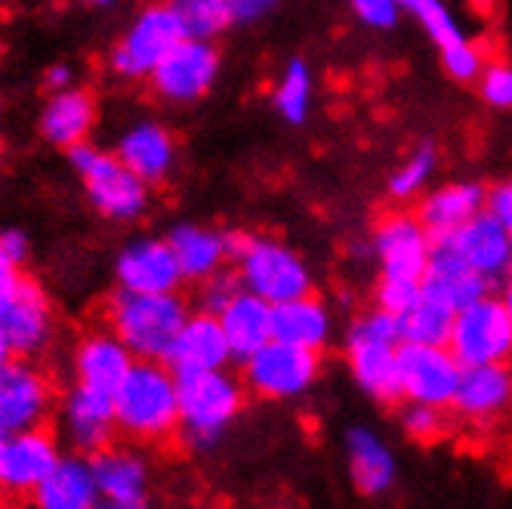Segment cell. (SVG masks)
Returning a JSON list of instances; mask_svg holds the SVG:
<instances>
[{
	"label": "cell",
	"mask_w": 512,
	"mask_h": 509,
	"mask_svg": "<svg viewBox=\"0 0 512 509\" xmlns=\"http://www.w3.org/2000/svg\"><path fill=\"white\" fill-rule=\"evenodd\" d=\"M115 426L127 445H164L179 435V386L164 361H133L115 392Z\"/></svg>",
	"instance_id": "cell-1"
},
{
	"label": "cell",
	"mask_w": 512,
	"mask_h": 509,
	"mask_svg": "<svg viewBox=\"0 0 512 509\" xmlns=\"http://www.w3.org/2000/svg\"><path fill=\"white\" fill-rule=\"evenodd\" d=\"M179 435L195 454L213 451L244 411V383L223 371L179 374Z\"/></svg>",
	"instance_id": "cell-2"
},
{
	"label": "cell",
	"mask_w": 512,
	"mask_h": 509,
	"mask_svg": "<svg viewBox=\"0 0 512 509\" xmlns=\"http://www.w3.org/2000/svg\"><path fill=\"white\" fill-rule=\"evenodd\" d=\"M189 315V303L179 294H133L118 287L105 303L108 331L139 361H164Z\"/></svg>",
	"instance_id": "cell-3"
},
{
	"label": "cell",
	"mask_w": 512,
	"mask_h": 509,
	"mask_svg": "<svg viewBox=\"0 0 512 509\" xmlns=\"http://www.w3.org/2000/svg\"><path fill=\"white\" fill-rule=\"evenodd\" d=\"M398 318L380 306L361 312L346 331V365L355 386L380 405H398Z\"/></svg>",
	"instance_id": "cell-4"
},
{
	"label": "cell",
	"mask_w": 512,
	"mask_h": 509,
	"mask_svg": "<svg viewBox=\"0 0 512 509\" xmlns=\"http://www.w3.org/2000/svg\"><path fill=\"white\" fill-rule=\"evenodd\" d=\"M68 164L75 167L87 189L90 204L115 223H130L149 210V186L124 167V161L112 152H99L90 142L68 149Z\"/></svg>",
	"instance_id": "cell-5"
},
{
	"label": "cell",
	"mask_w": 512,
	"mask_h": 509,
	"mask_svg": "<svg viewBox=\"0 0 512 509\" xmlns=\"http://www.w3.org/2000/svg\"><path fill=\"white\" fill-rule=\"evenodd\" d=\"M235 272L241 287L263 297L269 306L312 294V272L300 253L287 244L263 235H250L244 250L235 257Z\"/></svg>",
	"instance_id": "cell-6"
},
{
	"label": "cell",
	"mask_w": 512,
	"mask_h": 509,
	"mask_svg": "<svg viewBox=\"0 0 512 509\" xmlns=\"http://www.w3.org/2000/svg\"><path fill=\"white\" fill-rule=\"evenodd\" d=\"M321 374V355L312 349H300L281 340H269L256 349L247 361H241V383L256 398L269 402H294L303 398Z\"/></svg>",
	"instance_id": "cell-7"
},
{
	"label": "cell",
	"mask_w": 512,
	"mask_h": 509,
	"mask_svg": "<svg viewBox=\"0 0 512 509\" xmlns=\"http://www.w3.org/2000/svg\"><path fill=\"white\" fill-rule=\"evenodd\" d=\"M448 349L463 368L506 365L512 358V318L497 297H482L454 315Z\"/></svg>",
	"instance_id": "cell-8"
},
{
	"label": "cell",
	"mask_w": 512,
	"mask_h": 509,
	"mask_svg": "<svg viewBox=\"0 0 512 509\" xmlns=\"http://www.w3.org/2000/svg\"><path fill=\"white\" fill-rule=\"evenodd\" d=\"M179 41H186V34H182L173 10L167 4H152L130 22L108 62L124 81H149L152 71Z\"/></svg>",
	"instance_id": "cell-9"
},
{
	"label": "cell",
	"mask_w": 512,
	"mask_h": 509,
	"mask_svg": "<svg viewBox=\"0 0 512 509\" xmlns=\"http://www.w3.org/2000/svg\"><path fill=\"white\" fill-rule=\"evenodd\" d=\"M0 331L16 358H38L50 349L56 334V315L47 290L34 278H19L0 297Z\"/></svg>",
	"instance_id": "cell-10"
},
{
	"label": "cell",
	"mask_w": 512,
	"mask_h": 509,
	"mask_svg": "<svg viewBox=\"0 0 512 509\" xmlns=\"http://www.w3.org/2000/svg\"><path fill=\"white\" fill-rule=\"evenodd\" d=\"M460 374H463V365L448 346H420V343L398 346L401 402H420V405H435V408L451 411Z\"/></svg>",
	"instance_id": "cell-11"
},
{
	"label": "cell",
	"mask_w": 512,
	"mask_h": 509,
	"mask_svg": "<svg viewBox=\"0 0 512 509\" xmlns=\"http://www.w3.org/2000/svg\"><path fill=\"white\" fill-rule=\"evenodd\" d=\"M53 408L56 389L31 358H10L0 368V435L47 426Z\"/></svg>",
	"instance_id": "cell-12"
},
{
	"label": "cell",
	"mask_w": 512,
	"mask_h": 509,
	"mask_svg": "<svg viewBox=\"0 0 512 509\" xmlns=\"http://www.w3.org/2000/svg\"><path fill=\"white\" fill-rule=\"evenodd\" d=\"M115 395L71 383L59 402V442L68 451L93 457L115 445Z\"/></svg>",
	"instance_id": "cell-13"
},
{
	"label": "cell",
	"mask_w": 512,
	"mask_h": 509,
	"mask_svg": "<svg viewBox=\"0 0 512 509\" xmlns=\"http://www.w3.org/2000/svg\"><path fill=\"white\" fill-rule=\"evenodd\" d=\"M65 454L59 435L47 426L0 435V482L13 500L31 497Z\"/></svg>",
	"instance_id": "cell-14"
},
{
	"label": "cell",
	"mask_w": 512,
	"mask_h": 509,
	"mask_svg": "<svg viewBox=\"0 0 512 509\" xmlns=\"http://www.w3.org/2000/svg\"><path fill=\"white\" fill-rule=\"evenodd\" d=\"M432 235L423 229L417 213H389L374 232V253L380 263V278L423 284Z\"/></svg>",
	"instance_id": "cell-15"
},
{
	"label": "cell",
	"mask_w": 512,
	"mask_h": 509,
	"mask_svg": "<svg viewBox=\"0 0 512 509\" xmlns=\"http://www.w3.org/2000/svg\"><path fill=\"white\" fill-rule=\"evenodd\" d=\"M219 78V50L213 41H179L152 71V87L167 102H198Z\"/></svg>",
	"instance_id": "cell-16"
},
{
	"label": "cell",
	"mask_w": 512,
	"mask_h": 509,
	"mask_svg": "<svg viewBox=\"0 0 512 509\" xmlns=\"http://www.w3.org/2000/svg\"><path fill=\"white\" fill-rule=\"evenodd\" d=\"M115 281L121 290H133V294H176L186 278L167 238H139L118 253Z\"/></svg>",
	"instance_id": "cell-17"
},
{
	"label": "cell",
	"mask_w": 512,
	"mask_h": 509,
	"mask_svg": "<svg viewBox=\"0 0 512 509\" xmlns=\"http://www.w3.org/2000/svg\"><path fill=\"white\" fill-rule=\"evenodd\" d=\"M232 349L223 334V324L210 312H192L176 334L164 365L179 374H198V371H223L232 365Z\"/></svg>",
	"instance_id": "cell-18"
},
{
	"label": "cell",
	"mask_w": 512,
	"mask_h": 509,
	"mask_svg": "<svg viewBox=\"0 0 512 509\" xmlns=\"http://www.w3.org/2000/svg\"><path fill=\"white\" fill-rule=\"evenodd\" d=\"M133 361V352L105 327V331H93L78 340L75 352H71V374H75L78 386L115 395Z\"/></svg>",
	"instance_id": "cell-19"
},
{
	"label": "cell",
	"mask_w": 512,
	"mask_h": 509,
	"mask_svg": "<svg viewBox=\"0 0 512 509\" xmlns=\"http://www.w3.org/2000/svg\"><path fill=\"white\" fill-rule=\"evenodd\" d=\"M445 241H451L460 257L491 284L512 275V232L500 220H494L488 210L472 216L460 232Z\"/></svg>",
	"instance_id": "cell-20"
},
{
	"label": "cell",
	"mask_w": 512,
	"mask_h": 509,
	"mask_svg": "<svg viewBox=\"0 0 512 509\" xmlns=\"http://www.w3.org/2000/svg\"><path fill=\"white\" fill-rule=\"evenodd\" d=\"M423 294L442 300L454 312L491 294V281L475 272L451 241H435L429 253V266L423 275Z\"/></svg>",
	"instance_id": "cell-21"
},
{
	"label": "cell",
	"mask_w": 512,
	"mask_h": 509,
	"mask_svg": "<svg viewBox=\"0 0 512 509\" xmlns=\"http://www.w3.org/2000/svg\"><path fill=\"white\" fill-rule=\"evenodd\" d=\"M346 466L361 497H383L398 479L395 451L368 426H352L346 432Z\"/></svg>",
	"instance_id": "cell-22"
},
{
	"label": "cell",
	"mask_w": 512,
	"mask_h": 509,
	"mask_svg": "<svg viewBox=\"0 0 512 509\" xmlns=\"http://www.w3.org/2000/svg\"><path fill=\"white\" fill-rule=\"evenodd\" d=\"M90 466L102 500L127 506L149 497V463L136 451V445H108L90 457Z\"/></svg>",
	"instance_id": "cell-23"
},
{
	"label": "cell",
	"mask_w": 512,
	"mask_h": 509,
	"mask_svg": "<svg viewBox=\"0 0 512 509\" xmlns=\"http://www.w3.org/2000/svg\"><path fill=\"white\" fill-rule=\"evenodd\" d=\"M512 402V371L506 365L463 368L451 411L469 423H488Z\"/></svg>",
	"instance_id": "cell-24"
},
{
	"label": "cell",
	"mask_w": 512,
	"mask_h": 509,
	"mask_svg": "<svg viewBox=\"0 0 512 509\" xmlns=\"http://www.w3.org/2000/svg\"><path fill=\"white\" fill-rule=\"evenodd\" d=\"M115 155L130 167L145 186H158L173 173L176 164V142L167 127L155 121H139L121 133Z\"/></svg>",
	"instance_id": "cell-25"
},
{
	"label": "cell",
	"mask_w": 512,
	"mask_h": 509,
	"mask_svg": "<svg viewBox=\"0 0 512 509\" xmlns=\"http://www.w3.org/2000/svg\"><path fill=\"white\" fill-rule=\"evenodd\" d=\"M488 189L479 183H448L435 192L423 195L417 207V220L432 235V241H445L454 232H460L472 216L485 210Z\"/></svg>",
	"instance_id": "cell-26"
},
{
	"label": "cell",
	"mask_w": 512,
	"mask_h": 509,
	"mask_svg": "<svg viewBox=\"0 0 512 509\" xmlns=\"http://www.w3.org/2000/svg\"><path fill=\"white\" fill-rule=\"evenodd\" d=\"M28 500L34 509H90L99 500L90 457L65 451Z\"/></svg>",
	"instance_id": "cell-27"
},
{
	"label": "cell",
	"mask_w": 512,
	"mask_h": 509,
	"mask_svg": "<svg viewBox=\"0 0 512 509\" xmlns=\"http://www.w3.org/2000/svg\"><path fill=\"white\" fill-rule=\"evenodd\" d=\"M331 334H334L331 309L312 294L272 306V340L321 352L331 343Z\"/></svg>",
	"instance_id": "cell-28"
},
{
	"label": "cell",
	"mask_w": 512,
	"mask_h": 509,
	"mask_svg": "<svg viewBox=\"0 0 512 509\" xmlns=\"http://www.w3.org/2000/svg\"><path fill=\"white\" fill-rule=\"evenodd\" d=\"M93 124H96V102L90 93H84L78 87L50 93L44 112H41V136L65 152L87 142Z\"/></svg>",
	"instance_id": "cell-29"
},
{
	"label": "cell",
	"mask_w": 512,
	"mask_h": 509,
	"mask_svg": "<svg viewBox=\"0 0 512 509\" xmlns=\"http://www.w3.org/2000/svg\"><path fill=\"white\" fill-rule=\"evenodd\" d=\"M167 244L186 281H207L229 263L226 235L207 226L179 223L167 232Z\"/></svg>",
	"instance_id": "cell-30"
},
{
	"label": "cell",
	"mask_w": 512,
	"mask_h": 509,
	"mask_svg": "<svg viewBox=\"0 0 512 509\" xmlns=\"http://www.w3.org/2000/svg\"><path fill=\"white\" fill-rule=\"evenodd\" d=\"M216 318L223 324V334L238 365L272 340V306L250 290H241Z\"/></svg>",
	"instance_id": "cell-31"
},
{
	"label": "cell",
	"mask_w": 512,
	"mask_h": 509,
	"mask_svg": "<svg viewBox=\"0 0 512 509\" xmlns=\"http://www.w3.org/2000/svg\"><path fill=\"white\" fill-rule=\"evenodd\" d=\"M454 309L435 300L429 294H420V300L398 315V334L401 343H420V346H448L451 327H454Z\"/></svg>",
	"instance_id": "cell-32"
},
{
	"label": "cell",
	"mask_w": 512,
	"mask_h": 509,
	"mask_svg": "<svg viewBox=\"0 0 512 509\" xmlns=\"http://www.w3.org/2000/svg\"><path fill=\"white\" fill-rule=\"evenodd\" d=\"M189 41H216L235 25L229 0H167Z\"/></svg>",
	"instance_id": "cell-33"
},
{
	"label": "cell",
	"mask_w": 512,
	"mask_h": 509,
	"mask_svg": "<svg viewBox=\"0 0 512 509\" xmlns=\"http://www.w3.org/2000/svg\"><path fill=\"white\" fill-rule=\"evenodd\" d=\"M275 108L287 124H303L312 108V71L303 59H290L275 87Z\"/></svg>",
	"instance_id": "cell-34"
},
{
	"label": "cell",
	"mask_w": 512,
	"mask_h": 509,
	"mask_svg": "<svg viewBox=\"0 0 512 509\" xmlns=\"http://www.w3.org/2000/svg\"><path fill=\"white\" fill-rule=\"evenodd\" d=\"M398 7H401V13H411L423 25V31L429 34L438 50L466 41V31L457 25L454 13L442 4V0H398Z\"/></svg>",
	"instance_id": "cell-35"
},
{
	"label": "cell",
	"mask_w": 512,
	"mask_h": 509,
	"mask_svg": "<svg viewBox=\"0 0 512 509\" xmlns=\"http://www.w3.org/2000/svg\"><path fill=\"white\" fill-rule=\"evenodd\" d=\"M435 167H438V149H435V145L432 142L417 145V149L411 152V158L389 176V195L395 201L417 198L426 189L429 179H432Z\"/></svg>",
	"instance_id": "cell-36"
},
{
	"label": "cell",
	"mask_w": 512,
	"mask_h": 509,
	"mask_svg": "<svg viewBox=\"0 0 512 509\" xmlns=\"http://www.w3.org/2000/svg\"><path fill=\"white\" fill-rule=\"evenodd\" d=\"M398 426L414 442H423V445L438 442L448 432V408L405 402V405H401V411H398Z\"/></svg>",
	"instance_id": "cell-37"
},
{
	"label": "cell",
	"mask_w": 512,
	"mask_h": 509,
	"mask_svg": "<svg viewBox=\"0 0 512 509\" xmlns=\"http://www.w3.org/2000/svg\"><path fill=\"white\" fill-rule=\"evenodd\" d=\"M442 53V65L445 71L454 78V81H479L482 75V68H485V56L479 50V44H472L469 38L454 44V47H445V50H438Z\"/></svg>",
	"instance_id": "cell-38"
},
{
	"label": "cell",
	"mask_w": 512,
	"mask_h": 509,
	"mask_svg": "<svg viewBox=\"0 0 512 509\" xmlns=\"http://www.w3.org/2000/svg\"><path fill=\"white\" fill-rule=\"evenodd\" d=\"M241 278L238 272L229 269H219L216 275H210L207 281H201V312L219 315L238 294H241Z\"/></svg>",
	"instance_id": "cell-39"
},
{
	"label": "cell",
	"mask_w": 512,
	"mask_h": 509,
	"mask_svg": "<svg viewBox=\"0 0 512 509\" xmlns=\"http://www.w3.org/2000/svg\"><path fill=\"white\" fill-rule=\"evenodd\" d=\"M479 93L491 108H512V65L485 62L479 75Z\"/></svg>",
	"instance_id": "cell-40"
},
{
	"label": "cell",
	"mask_w": 512,
	"mask_h": 509,
	"mask_svg": "<svg viewBox=\"0 0 512 509\" xmlns=\"http://www.w3.org/2000/svg\"><path fill=\"white\" fill-rule=\"evenodd\" d=\"M423 294V284H414V281H392V278H380L377 281V290H374V306L392 312L395 318L411 309Z\"/></svg>",
	"instance_id": "cell-41"
},
{
	"label": "cell",
	"mask_w": 512,
	"mask_h": 509,
	"mask_svg": "<svg viewBox=\"0 0 512 509\" xmlns=\"http://www.w3.org/2000/svg\"><path fill=\"white\" fill-rule=\"evenodd\" d=\"M355 16L368 25V28H377V31H386V28H395L398 25V16H401V7L398 0H349Z\"/></svg>",
	"instance_id": "cell-42"
},
{
	"label": "cell",
	"mask_w": 512,
	"mask_h": 509,
	"mask_svg": "<svg viewBox=\"0 0 512 509\" xmlns=\"http://www.w3.org/2000/svg\"><path fill=\"white\" fill-rule=\"evenodd\" d=\"M485 210L494 216V220H500V223L512 232V179H506V183L488 189Z\"/></svg>",
	"instance_id": "cell-43"
},
{
	"label": "cell",
	"mask_w": 512,
	"mask_h": 509,
	"mask_svg": "<svg viewBox=\"0 0 512 509\" xmlns=\"http://www.w3.org/2000/svg\"><path fill=\"white\" fill-rule=\"evenodd\" d=\"M275 4L278 0H229V10H232L235 25H253L266 19L275 10Z\"/></svg>",
	"instance_id": "cell-44"
},
{
	"label": "cell",
	"mask_w": 512,
	"mask_h": 509,
	"mask_svg": "<svg viewBox=\"0 0 512 509\" xmlns=\"http://www.w3.org/2000/svg\"><path fill=\"white\" fill-rule=\"evenodd\" d=\"M0 250H4L16 266H25L28 250H31L28 235L22 229H4V232H0Z\"/></svg>",
	"instance_id": "cell-45"
},
{
	"label": "cell",
	"mask_w": 512,
	"mask_h": 509,
	"mask_svg": "<svg viewBox=\"0 0 512 509\" xmlns=\"http://www.w3.org/2000/svg\"><path fill=\"white\" fill-rule=\"evenodd\" d=\"M44 84H47V90H50V93L68 90V87H75V71H71L68 65H50V68H47Z\"/></svg>",
	"instance_id": "cell-46"
},
{
	"label": "cell",
	"mask_w": 512,
	"mask_h": 509,
	"mask_svg": "<svg viewBox=\"0 0 512 509\" xmlns=\"http://www.w3.org/2000/svg\"><path fill=\"white\" fill-rule=\"evenodd\" d=\"M22 278V266H16L4 250H0V297L7 294V290Z\"/></svg>",
	"instance_id": "cell-47"
},
{
	"label": "cell",
	"mask_w": 512,
	"mask_h": 509,
	"mask_svg": "<svg viewBox=\"0 0 512 509\" xmlns=\"http://www.w3.org/2000/svg\"><path fill=\"white\" fill-rule=\"evenodd\" d=\"M10 358H16V355H13V349H10V343H7L4 331H0V368H4Z\"/></svg>",
	"instance_id": "cell-48"
},
{
	"label": "cell",
	"mask_w": 512,
	"mask_h": 509,
	"mask_svg": "<svg viewBox=\"0 0 512 509\" xmlns=\"http://www.w3.org/2000/svg\"><path fill=\"white\" fill-rule=\"evenodd\" d=\"M500 300H503V306H506V312H509V318H512V275L503 281V297H500Z\"/></svg>",
	"instance_id": "cell-49"
},
{
	"label": "cell",
	"mask_w": 512,
	"mask_h": 509,
	"mask_svg": "<svg viewBox=\"0 0 512 509\" xmlns=\"http://www.w3.org/2000/svg\"><path fill=\"white\" fill-rule=\"evenodd\" d=\"M121 509H152V503H149V497H145V500H136V503L121 506Z\"/></svg>",
	"instance_id": "cell-50"
},
{
	"label": "cell",
	"mask_w": 512,
	"mask_h": 509,
	"mask_svg": "<svg viewBox=\"0 0 512 509\" xmlns=\"http://www.w3.org/2000/svg\"><path fill=\"white\" fill-rule=\"evenodd\" d=\"M90 509H121V506H115V503H108V500H102V497H99Z\"/></svg>",
	"instance_id": "cell-51"
},
{
	"label": "cell",
	"mask_w": 512,
	"mask_h": 509,
	"mask_svg": "<svg viewBox=\"0 0 512 509\" xmlns=\"http://www.w3.org/2000/svg\"><path fill=\"white\" fill-rule=\"evenodd\" d=\"M10 500H13V497L7 494V488H4V482H0V509H4V506H7Z\"/></svg>",
	"instance_id": "cell-52"
},
{
	"label": "cell",
	"mask_w": 512,
	"mask_h": 509,
	"mask_svg": "<svg viewBox=\"0 0 512 509\" xmlns=\"http://www.w3.org/2000/svg\"><path fill=\"white\" fill-rule=\"evenodd\" d=\"M84 4H90V7H108V4H115V0H84Z\"/></svg>",
	"instance_id": "cell-53"
}]
</instances>
